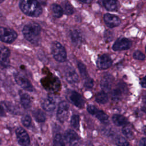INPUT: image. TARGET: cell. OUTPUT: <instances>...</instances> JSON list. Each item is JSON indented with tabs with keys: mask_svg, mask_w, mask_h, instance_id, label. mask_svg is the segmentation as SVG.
I'll use <instances>...</instances> for the list:
<instances>
[{
	"mask_svg": "<svg viewBox=\"0 0 146 146\" xmlns=\"http://www.w3.org/2000/svg\"><path fill=\"white\" fill-rule=\"evenodd\" d=\"M123 86H120L112 91V96L114 100H118L121 97L123 91H124V87H123Z\"/></svg>",
	"mask_w": 146,
	"mask_h": 146,
	"instance_id": "d4e9b609",
	"label": "cell"
},
{
	"mask_svg": "<svg viewBox=\"0 0 146 146\" xmlns=\"http://www.w3.org/2000/svg\"><path fill=\"white\" fill-rule=\"evenodd\" d=\"M67 98L68 100L76 107L82 108L84 107V100L82 96L75 91L68 92Z\"/></svg>",
	"mask_w": 146,
	"mask_h": 146,
	"instance_id": "52a82bcc",
	"label": "cell"
},
{
	"mask_svg": "<svg viewBox=\"0 0 146 146\" xmlns=\"http://www.w3.org/2000/svg\"><path fill=\"white\" fill-rule=\"evenodd\" d=\"M84 86L88 89H91L94 86V80L92 78L88 77L86 79H85V82L84 83Z\"/></svg>",
	"mask_w": 146,
	"mask_h": 146,
	"instance_id": "836d02e7",
	"label": "cell"
},
{
	"mask_svg": "<svg viewBox=\"0 0 146 146\" xmlns=\"http://www.w3.org/2000/svg\"><path fill=\"white\" fill-rule=\"evenodd\" d=\"M140 85L141 86L143 87V88H145V86H146V81H145V77L144 76L141 81H140Z\"/></svg>",
	"mask_w": 146,
	"mask_h": 146,
	"instance_id": "8d00e7d4",
	"label": "cell"
},
{
	"mask_svg": "<svg viewBox=\"0 0 146 146\" xmlns=\"http://www.w3.org/2000/svg\"><path fill=\"white\" fill-rule=\"evenodd\" d=\"M51 9L53 15L56 18H60L63 14V10L62 7L56 3H54L51 6Z\"/></svg>",
	"mask_w": 146,
	"mask_h": 146,
	"instance_id": "44dd1931",
	"label": "cell"
},
{
	"mask_svg": "<svg viewBox=\"0 0 146 146\" xmlns=\"http://www.w3.org/2000/svg\"><path fill=\"white\" fill-rule=\"evenodd\" d=\"M122 132L123 135L127 138L131 139L133 136V132L131 128L128 125H125L122 128Z\"/></svg>",
	"mask_w": 146,
	"mask_h": 146,
	"instance_id": "f546056e",
	"label": "cell"
},
{
	"mask_svg": "<svg viewBox=\"0 0 146 146\" xmlns=\"http://www.w3.org/2000/svg\"><path fill=\"white\" fill-rule=\"evenodd\" d=\"M132 46L131 41L125 38H120L117 39L112 46L114 51H123L129 49Z\"/></svg>",
	"mask_w": 146,
	"mask_h": 146,
	"instance_id": "9c48e42d",
	"label": "cell"
},
{
	"mask_svg": "<svg viewBox=\"0 0 146 146\" xmlns=\"http://www.w3.org/2000/svg\"><path fill=\"white\" fill-rule=\"evenodd\" d=\"M21 121L25 127H29L31 124V118L29 115H25L22 117Z\"/></svg>",
	"mask_w": 146,
	"mask_h": 146,
	"instance_id": "4dcf8cb0",
	"label": "cell"
},
{
	"mask_svg": "<svg viewBox=\"0 0 146 146\" xmlns=\"http://www.w3.org/2000/svg\"><path fill=\"white\" fill-rule=\"evenodd\" d=\"M103 19L106 25L110 28L117 27L121 23L120 19L117 16L110 13L104 14Z\"/></svg>",
	"mask_w": 146,
	"mask_h": 146,
	"instance_id": "7c38bea8",
	"label": "cell"
},
{
	"mask_svg": "<svg viewBox=\"0 0 146 146\" xmlns=\"http://www.w3.org/2000/svg\"><path fill=\"white\" fill-rule=\"evenodd\" d=\"M63 12L67 15H71L74 13V9L72 5L69 2L67 1H64L63 3Z\"/></svg>",
	"mask_w": 146,
	"mask_h": 146,
	"instance_id": "484cf974",
	"label": "cell"
},
{
	"mask_svg": "<svg viewBox=\"0 0 146 146\" xmlns=\"http://www.w3.org/2000/svg\"><path fill=\"white\" fill-rule=\"evenodd\" d=\"M42 107L46 111L51 112L55 108V101L51 96L45 98L42 102Z\"/></svg>",
	"mask_w": 146,
	"mask_h": 146,
	"instance_id": "2e32d148",
	"label": "cell"
},
{
	"mask_svg": "<svg viewBox=\"0 0 146 146\" xmlns=\"http://www.w3.org/2000/svg\"><path fill=\"white\" fill-rule=\"evenodd\" d=\"M15 133L18 143L23 146H27L30 144V137L27 132L22 127H18L15 130Z\"/></svg>",
	"mask_w": 146,
	"mask_h": 146,
	"instance_id": "ba28073f",
	"label": "cell"
},
{
	"mask_svg": "<svg viewBox=\"0 0 146 146\" xmlns=\"http://www.w3.org/2000/svg\"><path fill=\"white\" fill-rule=\"evenodd\" d=\"M103 5L107 10L113 11L118 9L119 2L117 0H104Z\"/></svg>",
	"mask_w": 146,
	"mask_h": 146,
	"instance_id": "ac0fdd59",
	"label": "cell"
},
{
	"mask_svg": "<svg viewBox=\"0 0 146 146\" xmlns=\"http://www.w3.org/2000/svg\"><path fill=\"white\" fill-rule=\"evenodd\" d=\"M19 7L25 14L31 17H38L42 13V8L36 0H21Z\"/></svg>",
	"mask_w": 146,
	"mask_h": 146,
	"instance_id": "6da1fadb",
	"label": "cell"
},
{
	"mask_svg": "<svg viewBox=\"0 0 146 146\" xmlns=\"http://www.w3.org/2000/svg\"><path fill=\"white\" fill-rule=\"evenodd\" d=\"M139 145H141V146L145 145V137H143L140 140V141L139 142Z\"/></svg>",
	"mask_w": 146,
	"mask_h": 146,
	"instance_id": "f35d334b",
	"label": "cell"
},
{
	"mask_svg": "<svg viewBox=\"0 0 146 146\" xmlns=\"http://www.w3.org/2000/svg\"><path fill=\"white\" fill-rule=\"evenodd\" d=\"M40 31L41 28L39 25L34 22L26 25L22 29V33L25 39L33 44L38 43Z\"/></svg>",
	"mask_w": 146,
	"mask_h": 146,
	"instance_id": "7a4b0ae2",
	"label": "cell"
},
{
	"mask_svg": "<svg viewBox=\"0 0 146 146\" xmlns=\"http://www.w3.org/2000/svg\"><path fill=\"white\" fill-rule=\"evenodd\" d=\"M133 57L134 59L136 60H143L145 58V55L143 52H141L140 51H139V50H136L134 52L133 54Z\"/></svg>",
	"mask_w": 146,
	"mask_h": 146,
	"instance_id": "d6a6232c",
	"label": "cell"
},
{
	"mask_svg": "<svg viewBox=\"0 0 146 146\" xmlns=\"http://www.w3.org/2000/svg\"><path fill=\"white\" fill-rule=\"evenodd\" d=\"M70 37L72 43L75 46H78L81 44L82 41V35L79 30H72L70 33Z\"/></svg>",
	"mask_w": 146,
	"mask_h": 146,
	"instance_id": "e0dca14e",
	"label": "cell"
},
{
	"mask_svg": "<svg viewBox=\"0 0 146 146\" xmlns=\"http://www.w3.org/2000/svg\"><path fill=\"white\" fill-rule=\"evenodd\" d=\"M14 77L16 83L22 88L29 92H33L34 91V88L33 85L26 78L24 77L18 72L14 73Z\"/></svg>",
	"mask_w": 146,
	"mask_h": 146,
	"instance_id": "8992f818",
	"label": "cell"
},
{
	"mask_svg": "<svg viewBox=\"0 0 146 146\" xmlns=\"http://www.w3.org/2000/svg\"><path fill=\"white\" fill-rule=\"evenodd\" d=\"M96 101L99 103L104 104L106 103L108 100V96L105 91H100L98 92L95 97Z\"/></svg>",
	"mask_w": 146,
	"mask_h": 146,
	"instance_id": "7402d4cb",
	"label": "cell"
},
{
	"mask_svg": "<svg viewBox=\"0 0 146 146\" xmlns=\"http://www.w3.org/2000/svg\"><path fill=\"white\" fill-rule=\"evenodd\" d=\"M112 63V59L107 54H103L99 56L96 60V66L101 70L108 68L111 66Z\"/></svg>",
	"mask_w": 146,
	"mask_h": 146,
	"instance_id": "30bf717a",
	"label": "cell"
},
{
	"mask_svg": "<svg viewBox=\"0 0 146 146\" xmlns=\"http://www.w3.org/2000/svg\"><path fill=\"white\" fill-rule=\"evenodd\" d=\"M78 67L79 69V71L80 73L81 76L85 79L87 78H88V73H87V71L86 69V67L85 66V65L81 62H78Z\"/></svg>",
	"mask_w": 146,
	"mask_h": 146,
	"instance_id": "f1b7e54d",
	"label": "cell"
},
{
	"mask_svg": "<svg viewBox=\"0 0 146 146\" xmlns=\"http://www.w3.org/2000/svg\"><path fill=\"white\" fill-rule=\"evenodd\" d=\"M4 1H5V0H0V3H2V2H3Z\"/></svg>",
	"mask_w": 146,
	"mask_h": 146,
	"instance_id": "60d3db41",
	"label": "cell"
},
{
	"mask_svg": "<svg viewBox=\"0 0 146 146\" xmlns=\"http://www.w3.org/2000/svg\"><path fill=\"white\" fill-rule=\"evenodd\" d=\"M64 140L68 144L71 145H76L79 144V138L78 135L72 129H68L65 132Z\"/></svg>",
	"mask_w": 146,
	"mask_h": 146,
	"instance_id": "8fae6325",
	"label": "cell"
},
{
	"mask_svg": "<svg viewBox=\"0 0 146 146\" xmlns=\"http://www.w3.org/2000/svg\"><path fill=\"white\" fill-rule=\"evenodd\" d=\"M71 125L75 129H79V116L78 115L74 114L71 119Z\"/></svg>",
	"mask_w": 146,
	"mask_h": 146,
	"instance_id": "4316f807",
	"label": "cell"
},
{
	"mask_svg": "<svg viewBox=\"0 0 146 146\" xmlns=\"http://www.w3.org/2000/svg\"><path fill=\"white\" fill-rule=\"evenodd\" d=\"M10 55V51L8 48L3 47L0 48V64L2 66L6 67L9 66Z\"/></svg>",
	"mask_w": 146,
	"mask_h": 146,
	"instance_id": "5bb4252c",
	"label": "cell"
},
{
	"mask_svg": "<svg viewBox=\"0 0 146 146\" xmlns=\"http://www.w3.org/2000/svg\"><path fill=\"white\" fill-rule=\"evenodd\" d=\"M94 116L102 123H107L108 122V115L104 112L103 111L99 110L96 111L95 113Z\"/></svg>",
	"mask_w": 146,
	"mask_h": 146,
	"instance_id": "cb8c5ba5",
	"label": "cell"
},
{
	"mask_svg": "<svg viewBox=\"0 0 146 146\" xmlns=\"http://www.w3.org/2000/svg\"><path fill=\"white\" fill-rule=\"evenodd\" d=\"M5 115V111L1 105H0V116H4Z\"/></svg>",
	"mask_w": 146,
	"mask_h": 146,
	"instance_id": "74e56055",
	"label": "cell"
},
{
	"mask_svg": "<svg viewBox=\"0 0 146 146\" xmlns=\"http://www.w3.org/2000/svg\"><path fill=\"white\" fill-rule=\"evenodd\" d=\"M79 1H80V2H82L84 3H90L92 1V0H79Z\"/></svg>",
	"mask_w": 146,
	"mask_h": 146,
	"instance_id": "ab89813d",
	"label": "cell"
},
{
	"mask_svg": "<svg viewBox=\"0 0 146 146\" xmlns=\"http://www.w3.org/2000/svg\"><path fill=\"white\" fill-rule=\"evenodd\" d=\"M51 51L54 58L59 62H64L67 58V53L63 46L58 42H53L51 46Z\"/></svg>",
	"mask_w": 146,
	"mask_h": 146,
	"instance_id": "3957f363",
	"label": "cell"
},
{
	"mask_svg": "<svg viewBox=\"0 0 146 146\" xmlns=\"http://www.w3.org/2000/svg\"><path fill=\"white\" fill-rule=\"evenodd\" d=\"M113 81V76L110 74L105 75L100 81V87L103 91L108 92L110 90Z\"/></svg>",
	"mask_w": 146,
	"mask_h": 146,
	"instance_id": "9a60e30c",
	"label": "cell"
},
{
	"mask_svg": "<svg viewBox=\"0 0 146 146\" xmlns=\"http://www.w3.org/2000/svg\"><path fill=\"white\" fill-rule=\"evenodd\" d=\"M68 112L69 106L68 103L66 101L60 102L59 104L56 113L58 120L61 123L64 122L68 117Z\"/></svg>",
	"mask_w": 146,
	"mask_h": 146,
	"instance_id": "5b68a950",
	"label": "cell"
},
{
	"mask_svg": "<svg viewBox=\"0 0 146 146\" xmlns=\"http://www.w3.org/2000/svg\"><path fill=\"white\" fill-rule=\"evenodd\" d=\"M116 144L117 145H122V146H127L129 145L128 142L125 139H124L123 137L121 136H118L116 137L115 140Z\"/></svg>",
	"mask_w": 146,
	"mask_h": 146,
	"instance_id": "1f68e13d",
	"label": "cell"
},
{
	"mask_svg": "<svg viewBox=\"0 0 146 146\" xmlns=\"http://www.w3.org/2000/svg\"><path fill=\"white\" fill-rule=\"evenodd\" d=\"M98 108L93 106V105H91V104H89L87 106V111L92 115H94L95 113L96 112V111H98Z\"/></svg>",
	"mask_w": 146,
	"mask_h": 146,
	"instance_id": "d590c367",
	"label": "cell"
},
{
	"mask_svg": "<svg viewBox=\"0 0 146 146\" xmlns=\"http://www.w3.org/2000/svg\"><path fill=\"white\" fill-rule=\"evenodd\" d=\"M104 39L108 42H111L113 39V34L112 31L106 30L104 32Z\"/></svg>",
	"mask_w": 146,
	"mask_h": 146,
	"instance_id": "e575fe53",
	"label": "cell"
},
{
	"mask_svg": "<svg viewBox=\"0 0 146 146\" xmlns=\"http://www.w3.org/2000/svg\"><path fill=\"white\" fill-rule=\"evenodd\" d=\"M17 33L13 29L0 27V40L7 43H13L17 38Z\"/></svg>",
	"mask_w": 146,
	"mask_h": 146,
	"instance_id": "277c9868",
	"label": "cell"
},
{
	"mask_svg": "<svg viewBox=\"0 0 146 146\" xmlns=\"http://www.w3.org/2000/svg\"><path fill=\"white\" fill-rule=\"evenodd\" d=\"M54 144L56 146H63L65 145L64 140L60 134L57 133L55 135L54 137Z\"/></svg>",
	"mask_w": 146,
	"mask_h": 146,
	"instance_id": "83f0119b",
	"label": "cell"
},
{
	"mask_svg": "<svg viewBox=\"0 0 146 146\" xmlns=\"http://www.w3.org/2000/svg\"><path fill=\"white\" fill-rule=\"evenodd\" d=\"M113 123L117 126L125 125L128 123V120L125 117L119 114H115L112 117Z\"/></svg>",
	"mask_w": 146,
	"mask_h": 146,
	"instance_id": "d6986e66",
	"label": "cell"
},
{
	"mask_svg": "<svg viewBox=\"0 0 146 146\" xmlns=\"http://www.w3.org/2000/svg\"><path fill=\"white\" fill-rule=\"evenodd\" d=\"M21 103L25 109H29L31 106V100L30 96L26 93H22L20 95Z\"/></svg>",
	"mask_w": 146,
	"mask_h": 146,
	"instance_id": "ffe728a7",
	"label": "cell"
},
{
	"mask_svg": "<svg viewBox=\"0 0 146 146\" xmlns=\"http://www.w3.org/2000/svg\"><path fill=\"white\" fill-rule=\"evenodd\" d=\"M64 77L69 83H76L79 82V76L74 68L68 67L64 71Z\"/></svg>",
	"mask_w": 146,
	"mask_h": 146,
	"instance_id": "4fadbf2b",
	"label": "cell"
},
{
	"mask_svg": "<svg viewBox=\"0 0 146 146\" xmlns=\"http://www.w3.org/2000/svg\"><path fill=\"white\" fill-rule=\"evenodd\" d=\"M33 115L35 119L39 123L44 122L46 120V115L44 113L40 110H35L33 111L32 112Z\"/></svg>",
	"mask_w": 146,
	"mask_h": 146,
	"instance_id": "603a6c76",
	"label": "cell"
}]
</instances>
